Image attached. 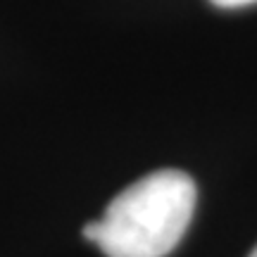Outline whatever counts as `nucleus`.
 Segmentation results:
<instances>
[{
	"label": "nucleus",
	"mask_w": 257,
	"mask_h": 257,
	"mask_svg": "<svg viewBox=\"0 0 257 257\" xmlns=\"http://www.w3.org/2000/svg\"><path fill=\"white\" fill-rule=\"evenodd\" d=\"M198 188L181 169L138 179L107 205L95 245L107 257H167L193 219Z\"/></svg>",
	"instance_id": "nucleus-1"
},
{
	"label": "nucleus",
	"mask_w": 257,
	"mask_h": 257,
	"mask_svg": "<svg viewBox=\"0 0 257 257\" xmlns=\"http://www.w3.org/2000/svg\"><path fill=\"white\" fill-rule=\"evenodd\" d=\"M212 5L217 8H224V10H233V8H245V5H252L257 0H210Z\"/></svg>",
	"instance_id": "nucleus-2"
},
{
	"label": "nucleus",
	"mask_w": 257,
	"mask_h": 257,
	"mask_svg": "<svg viewBox=\"0 0 257 257\" xmlns=\"http://www.w3.org/2000/svg\"><path fill=\"white\" fill-rule=\"evenodd\" d=\"M250 257H257V245H255V250H252V252H250Z\"/></svg>",
	"instance_id": "nucleus-3"
}]
</instances>
